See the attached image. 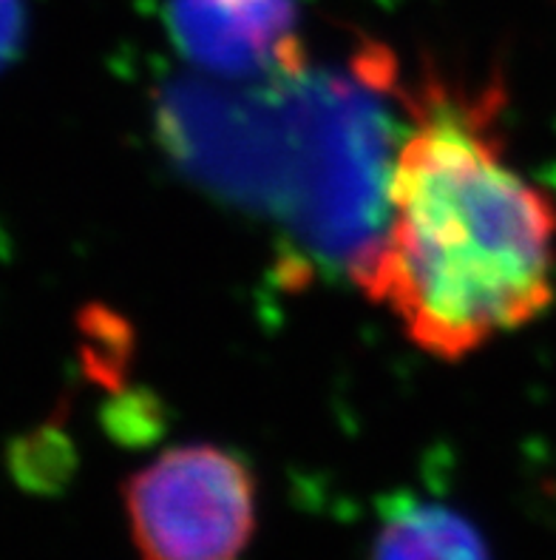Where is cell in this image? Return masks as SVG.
Instances as JSON below:
<instances>
[{
  "label": "cell",
  "instance_id": "6da1fadb",
  "mask_svg": "<svg viewBox=\"0 0 556 560\" xmlns=\"http://www.w3.org/2000/svg\"><path fill=\"white\" fill-rule=\"evenodd\" d=\"M492 92L429 85L394 154L389 225L358 282L415 348L460 362L556 296V202L508 163Z\"/></svg>",
  "mask_w": 556,
  "mask_h": 560
},
{
  "label": "cell",
  "instance_id": "7a4b0ae2",
  "mask_svg": "<svg viewBox=\"0 0 556 560\" xmlns=\"http://www.w3.org/2000/svg\"><path fill=\"white\" fill-rule=\"evenodd\" d=\"M122 495L140 560H241L253 540V472L213 444L168 450Z\"/></svg>",
  "mask_w": 556,
  "mask_h": 560
},
{
  "label": "cell",
  "instance_id": "3957f363",
  "mask_svg": "<svg viewBox=\"0 0 556 560\" xmlns=\"http://www.w3.org/2000/svg\"><path fill=\"white\" fill-rule=\"evenodd\" d=\"M182 49L213 71H259L298 57L296 0H168Z\"/></svg>",
  "mask_w": 556,
  "mask_h": 560
},
{
  "label": "cell",
  "instance_id": "277c9868",
  "mask_svg": "<svg viewBox=\"0 0 556 560\" xmlns=\"http://www.w3.org/2000/svg\"><path fill=\"white\" fill-rule=\"evenodd\" d=\"M369 560H492L477 526L443 504H403L383 521Z\"/></svg>",
  "mask_w": 556,
  "mask_h": 560
},
{
  "label": "cell",
  "instance_id": "5b68a950",
  "mask_svg": "<svg viewBox=\"0 0 556 560\" xmlns=\"http://www.w3.org/2000/svg\"><path fill=\"white\" fill-rule=\"evenodd\" d=\"M23 32V14L17 0H0V66L9 63L12 51L17 49Z\"/></svg>",
  "mask_w": 556,
  "mask_h": 560
}]
</instances>
